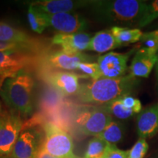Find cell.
Listing matches in <instances>:
<instances>
[{
  "label": "cell",
  "instance_id": "obj_1",
  "mask_svg": "<svg viewBox=\"0 0 158 158\" xmlns=\"http://www.w3.org/2000/svg\"><path fill=\"white\" fill-rule=\"evenodd\" d=\"M139 84L138 78L130 74L118 78H100L80 85L76 96L86 106H101L131 94Z\"/></svg>",
  "mask_w": 158,
  "mask_h": 158
},
{
  "label": "cell",
  "instance_id": "obj_2",
  "mask_svg": "<svg viewBox=\"0 0 158 158\" xmlns=\"http://www.w3.org/2000/svg\"><path fill=\"white\" fill-rule=\"evenodd\" d=\"M146 4L141 0H99L89 1V5L99 21L113 27H137Z\"/></svg>",
  "mask_w": 158,
  "mask_h": 158
},
{
  "label": "cell",
  "instance_id": "obj_3",
  "mask_svg": "<svg viewBox=\"0 0 158 158\" xmlns=\"http://www.w3.org/2000/svg\"><path fill=\"white\" fill-rule=\"evenodd\" d=\"M34 86L32 75L23 69L6 79L0 90V97L10 110L21 116H29L34 110Z\"/></svg>",
  "mask_w": 158,
  "mask_h": 158
},
{
  "label": "cell",
  "instance_id": "obj_4",
  "mask_svg": "<svg viewBox=\"0 0 158 158\" xmlns=\"http://www.w3.org/2000/svg\"><path fill=\"white\" fill-rule=\"evenodd\" d=\"M42 128L44 142L42 149L55 158H80L74 153L72 136L64 128L52 122H46Z\"/></svg>",
  "mask_w": 158,
  "mask_h": 158
},
{
  "label": "cell",
  "instance_id": "obj_5",
  "mask_svg": "<svg viewBox=\"0 0 158 158\" xmlns=\"http://www.w3.org/2000/svg\"><path fill=\"white\" fill-rule=\"evenodd\" d=\"M112 121V116L101 106H83L74 116V123L78 131L84 135L94 137L100 135Z\"/></svg>",
  "mask_w": 158,
  "mask_h": 158
},
{
  "label": "cell",
  "instance_id": "obj_6",
  "mask_svg": "<svg viewBox=\"0 0 158 158\" xmlns=\"http://www.w3.org/2000/svg\"><path fill=\"white\" fill-rule=\"evenodd\" d=\"M23 125L22 118L19 114L11 110H2L0 113V157L11 155Z\"/></svg>",
  "mask_w": 158,
  "mask_h": 158
},
{
  "label": "cell",
  "instance_id": "obj_7",
  "mask_svg": "<svg viewBox=\"0 0 158 158\" xmlns=\"http://www.w3.org/2000/svg\"><path fill=\"white\" fill-rule=\"evenodd\" d=\"M44 132L35 124L23 125L10 156L14 158H37L44 142Z\"/></svg>",
  "mask_w": 158,
  "mask_h": 158
},
{
  "label": "cell",
  "instance_id": "obj_8",
  "mask_svg": "<svg viewBox=\"0 0 158 158\" xmlns=\"http://www.w3.org/2000/svg\"><path fill=\"white\" fill-rule=\"evenodd\" d=\"M131 52H111L102 55L98 59L100 78H118L126 76L128 70L127 62Z\"/></svg>",
  "mask_w": 158,
  "mask_h": 158
},
{
  "label": "cell",
  "instance_id": "obj_9",
  "mask_svg": "<svg viewBox=\"0 0 158 158\" xmlns=\"http://www.w3.org/2000/svg\"><path fill=\"white\" fill-rule=\"evenodd\" d=\"M49 27H52L59 34H74L84 32L87 28V22L84 17L77 13H64L59 14H46Z\"/></svg>",
  "mask_w": 158,
  "mask_h": 158
},
{
  "label": "cell",
  "instance_id": "obj_10",
  "mask_svg": "<svg viewBox=\"0 0 158 158\" xmlns=\"http://www.w3.org/2000/svg\"><path fill=\"white\" fill-rule=\"evenodd\" d=\"M158 49L143 47L136 51L129 72L135 78H148L157 62Z\"/></svg>",
  "mask_w": 158,
  "mask_h": 158
},
{
  "label": "cell",
  "instance_id": "obj_11",
  "mask_svg": "<svg viewBox=\"0 0 158 158\" xmlns=\"http://www.w3.org/2000/svg\"><path fill=\"white\" fill-rule=\"evenodd\" d=\"M81 76L70 71H54L45 77V81L63 97L77 94Z\"/></svg>",
  "mask_w": 158,
  "mask_h": 158
},
{
  "label": "cell",
  "instance_id": "obj_12",
  "mask_svg": "<svg viewBox=\"0 0 158 158\" xmlns=\"http://www.w3.org/2000/svg\"><path fill=\"white\" fill-rule=\"evenodd\" d=\"M92 37L86 32L74 34H58L52 38V43L59 45L62 51L68 54H78L88 51Z\"/></svg>",
  "mask_w": 158,
  "mask_h": 158
},
{
  "label": "cell",
  "instance_id": "obj_13",
  "mask_svg": "<svg viewBox=\"0 0 158 158\" xmlns=\"http://www.w3.org/2000/svg\"><path fill=\"white\" fill-rule=\"evenodd\" d=\"M89 61L90 56L84 53L68 54L61 50L49 54L44 62L49 68L72 71L78 70L80 63L89 62Z\"/></svg>",
  "mask_w": 158,
  "mask_h": 158
},
{
  "label": "cell",
  "instance_id": "obj_14",
  "mask_svg": "<svg viewBox=\"0 0 158 158\" xmlns=\"http://www.w3.org/2000/svg\"><path fill=\"white\" fill-rule=\"evenodd\" d=\"M139 138H152L158 133V102L142 110L137 118Z\"/></svg>",
  "mask_w": 158,
  "mask_h": 158
},
{
  "label": "cell",
  "instance_id": "obj_15",
  "mask_svg": "<svg viewBox=\"0 0 158 158\" xmlns=\"http://www.w3.org/2000/svg\"><path fill=\"white\" fill-rule=\"evenodd\" d=\"M37 9L46 14L73 13L75 10L89 5V1H73V0H43L31 3Z\"/></svg>",
  "mask_w": 158,
  "mask_h": 158
},
{
  "label": "cell",
  "instance_id": "obj_16",
  "mask_svg": "<svg viewBox=\"0 0 158 158\" xmlns=\"http://www.w3.org/2000/svg\"><path fill=\"white\" fill-rule=\"evenodd\" d=\"M30 62V59L21 53L0 52V70L9 77L24 69Z\"/></svg>",
  "mask_w": 158,
  "mask_h": 158
},
{
  "label": "cell",
  "instance_id": "obj_17",
  "mask_svg": "<svg viewBox=\"0 0 158 158\" xmlns=\"http://www.w3.org/2000/svg\"><path fill=\"white\" fill-rule=\"evenodd\" d=\"M118 47H120L119 45L116 41L111 31L102 30L98 31L92 37L88 51L102 54Z\"/></svg>",
  "mask_w": 158,
  "mask_h": 158
},
{
  "label": "cell",
  "instance_id": "obj_18",
  "mask_svg": "<svg viewBox=\"0 0 158 158\" xmlns=\"http://www.w3.org/2000/svg\"><path fill=\"white\" fill-rule=\"evenodd\" d=\"M0 41L35 44L33 40L24 31L0 21Z\"/></svg>",
  "mask_w": 158,
  "mask_h": 158
},
{
  "label": "cell",
  "instance_id": "obj_19",
  "mask_svg": "<svg viewBox=\"0 0 158 158\" xmlns=\"http://www.w3.org/2000/svg\"><path fill=\"white\" fill-rule=\"evenodd\" d=\"M110 31L119 46L138 42L141 40L143 35L141 29L138 28L130 29L129 27H112Z\"/></svg>",
  "mask_w": 158,
  "mask_h": 158
},
{
  "label": "cell",
  "instance_id": "obj_20",
  "mask_svg": "<svg viewBox=\"0 0 158 158\" xmlns=\"http://www.w3.org/2000/svg\"><path fill=\"white\" fill-rule=\"evenodd\" d=\"M63 102V96L54 88L47 87L43 90L41 95L40 106L44 112L54 113L60 107Z\"/></svg>",
  "mask_w": 158,
  "mask_h": 158
},
{
  "label": "cell",
  "instance_id": "obj_21",
  "mask_svg": "<svg viewBox=\"0 0 158 158\" xmlns=\"http://www.w3.org/2000/svg\"><path fill=\"white\" fill-rule=\"evenodd\" d=\"M27 18L31 29L37 34H42L49 27L48 21L45 13L37 9L32 4H30L29 6Z\"/></svg>",
  "mask_w": 158,
  "mask_h": 158
},
{
  "label": "cell",
  "instance_id": "obj_22",
  "mask_svg": "<svg viewBox=\"0 0 158 158\" xmlns=\"http://www.w3.org/2000/svg\"><path fill=\"white\" fill-rule=\"evenodd\" d=\"M124 130L123 125L119 122L113 120L97 137L101 138L108 143L116 145L122 141L124 137Z\"/></svg>",
  "mask_w": 158,
  "mask_h": 158
},
{
  "label": "cell",
  "instance_id": "obj_23",
  "mask_svg": "<svg viewBox=\"0 0 158 158\" xmlns=\"http://www.w3.org/2000/svg\"><path fill=\"white\" fill-rule=\"evenodd\" d=\"M101 107L110 116H115L118 119H128L135 114L134 111L124 106L121 98L104 106H101Z\"/></svg>",
  "mask_w": 158,
  "mask_h": 158
},
{
  "label": "cell",
  "instance_id": "obj_24",
  "mask_svg": "<svg viewBox=\"0 0 158 158\" xmlns=\"http://www.w3.org/2000/svg\"><path fill=\"white\" fill-rule=\"evenodd\" d=\"M111 144L101 138L94 137L88 143L86 152L83 158H102L108 152Z\"/></svg>",
  "mask_w": 158,
  "mask_h": 158
},
{
  "label": "cell",
  "instance_id": "obj_25",
  "mask_svg": "<svg viewBox=\"0 0 158 158\" xmlns=\"http://www.w3.org/2000/svg\"><path fill=\"white\" fill-rule=\"evenodd\" d=\"M158 19V0H154L146 4L145 8L137 27L143 28Z\"/></svg>",
  "mask_w": 158,
  "mask_h": 158
},
{
  "label": "cell",
  "instance_id": "obj_26",
  "mask_svg": "<svg viewBox=\"0 0 158 158\" xmlns=\"http://www.w3.org/2000/svg\"><path fill=\"white\" fill-rule=\"evenodd\" d=\"M35 45L0 41V52H14L23 54V52L33 51Z\"/></svg>",
  "mask_w": 158,
  "mask_h": 158
},
{
  "label": "cell",
  "instance_id": "obj_27",
  "mask_svg": "<svg viewBox=\"0 0 158 158\" xmlns=\"http://www.w3.org/2000/svg\"><path fill=\"white\" fill-rule=\"evenodd\" d=\"M149 149V145L145 138H139L133 147L129 150L128 158H143Z\"/></svg>",
  "mask_w": 158,
  "mask_h": 158
},
{
  "label": "cell",
  "instance_id": "obj_28",
  "mask_svg": "<svg viewBox=\"0 0 158 158\" xmlns=\"http://www.w3.org/2000/svg\"><path fill=\"white\" fill-rule=\"evenodd\" d=\"M78 70L86 75V77H89L92 80L100 78L98 62H81L79 64Z\"/></svg>",
  "mask_w": 158,
  "mask_h": 158
},
{
  "label": "cell",
  "instance_id": "obj_29",
  "mask_svg": "<svg viewBox=\"0 0 158 158\" xmlns=\"http://www.w3.org/2000/svg\"><path fill=\"white\" fill-rule=\"evenodd\" d=\"M121 99L124 106L131 109L135 114L141 113L142 110V105L138 99L131 96V94L122 97Z\"/></svg>",
  "mask_w": 158,
  "mask_h": 158
},
{
  "label": "cell",
  "instance_id": "obj_30",
  "mask_svg": "<svg viewBox=\"0 0 158 158\" xmlns=\"http://www.w3.org/2000/svg\"><path fill=\"white\" fill-rule=\"evenodd\" d=\"M129 150H122L116 145H110L108 152L102 158H128Z\"/></svg>",
  "mask_w": 158,
  "mask_h": 158
},
{
  "label": "cell",
  "instance_id": "obj_31",
  "mask_svg": "<svg viewBox=\"0 0 158 158\" xmlns=\"http://www.w3.org/2000/svg\"><path fill=\"white\" fill-rule=\"evenodd\" d=\"M147 39H153L158 43V29H156V30L152 31H149V32L147 33H143L141 40L142 41Z\"/></svg>",
  "mask_w": 158,
  "mask_h": 158
},
{
  "label": "cell",
  "instance_id": "obj_32",
  "mask_svg": "<svg viewBox=\"0 0 158 158\" xmlns=\"http://www.w3.org/2000/svg\"><path fill=\"white\" fill-rule=\"evenodd\" d=\"M37 158H55V157L49 155V154L47 153L46 152H45L43 149H41L40 152L38 155H37Z\"/></svg>",
  "mask_w": 158,
  "mask_h": 158
},
{
  "label": "cell",
  "instance_id": "obj_33",
  "mask_svg": "<svg viewBox=\"0 0 158 158\" xmlns=\"http://www.w3.org/2000/svg\"><path fill=\"white\" fill-rule=\"evenodd\" d=\"M7 78V76H0V90H1L2 87L4 83H5V80Z\"/></svg>",
  "mask_w": 158,
  "mask_h": 158
},
{
  "label": "cell",
  "instance_id": "obj_34",
  "mask_svg": "<svg viewBox=\"0 0 158 158\" xmlns=\"http://www.w3.org/2000/svg\"><path fill=\"white\" fill-rule=\"evenodd\" d=\"M155 72L156 77H157V89H158V54H157V62L155 65Z\"/></svg>",
  "mask_w": 158,
  "mask_h": 158
},
{
  "label": "cell",
  "instance_id": "obj_35",
  "mask_svg": "<svg viewBox=\"0 0 158 158\" xmlns=\"http://www.w3.org/2000/svg\"><path fill=\"white\" fill-rule=\"evenodd\" d=\"M7 76V78H10V77H9L8 76H7V74H6L5 72H3V71H2V70H0V76Z\"/></svg>",
  "mask_w": 158,
  "mask_h": 158
},
{
  "label": "cell",
  "instance_id": "obj_36",
  "mask_svg": "<svg viewBox=\"0 0 158 158\" xmlns=\"http://www.w3.org/2000/svg\"><path fill=\"white\" fill-rule=\"evenodd\" d=\"M0 158H14V157H11L10 155H9V156H5V157H0Z\"/></svg>",
  "mask_w": 158,
  "mask_h": 158
},
{
  "label": "cell",
  "instance_id": "obj_37",
  "mask_svg": "<svg viewBox=\"0 0 158 158\" xmlns=\"http://www.w3.org/2000/svg\"><path fill=\"white\" fill-rule=\"evenodd\" d=\"M2 104L1 102H0V113L2 112Z\"/></svg>",
  "mask_w": 158,
  "mask_h": 158
}]
</instances>
